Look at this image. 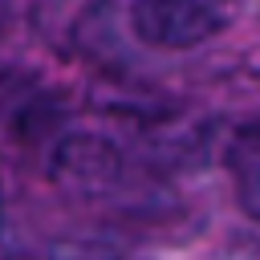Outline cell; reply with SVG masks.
<instances>
[{
	"instance_id": "obj_1",
	"label": "cell",
	"mask_w": 260,
	"mask_h": 260,
	"mask_svg": "<svg viewBox=\"0 0 260 260\" xmlns=\"http://www.w3.org/2000/svg\"><path fill=\"white\" fill-rule=\"evenodd\" d=\"M130 24L138 41L154 49H191L228 24V8L199 0H142L130 8Z\"/></svg>"
},
{
	"instance_id": "obj_2",
	"label": "cell",
	"mask_w": 260,
	"mask_h": 260,
	"mask_svg": "<svg viewBox=\"0 0 260 260\" xmlns=\"http://www.w3.org/2000/svg\"><path fill=\"white\" fill-rule=\"evenodd\" d=\"M122 150L102 134H61L49 154V175L73 195H102L122 179Z\"/></svg>"
},
{
	"instance_id": "obj_3",
	"label": "cell",
	"mask_w": 260,
	"mask_h": 260,
	"mask_svg": "<svg viewBox=\"0 0 260 260\" xmlns=\"http://www.w3.org/2000/svg\"><path fill=\"white\" fill-rule=\"evenodd\" d=\"M223 167L236 187V203L244 215L260 223V126H240L223 146Z\"/></svg>"
},
{
	"instance_id": "obj_4",
	"label": "cell",
	"mask_w": 260,
	"mask_h": 260,
	"mask_svg": "<svg viewBox=\"0 0 260 260\" xmlns=\"http://www.w3.org/2000/svg\"><path fill=\"white\" fill-rule=\"evenodd\" d=\"M8 203H4V179H0V256L8 252Z\"/></svg>"
}]
</instances>
